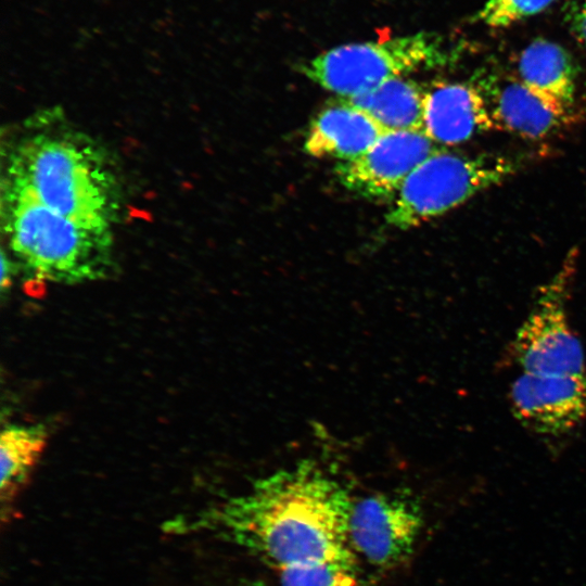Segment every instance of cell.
Wrapping results in <instances>:
<instances>
[{
    "label": "cell",
    "instance_id": "obj_1",
    "mask_svg": "<svg viewBox=\"0 0 586 586\" xmlns=\"http://www.w3.org/2000/svg\"><path fill=\"white\" fill-rule=\"evenodd\" d=\"M354 501L310 460L256 481L184 523L232 543L276 572L292 565L355 558L349 543Z\"/></svg>",
    "mask_w": 586,
    "mask_h": 586
},
{
    "label": "cell",
    "instance_id": "obj_2",
    "mask_svg": "<svg viewBox=\"0 0 586 586\" xmlns=\"http://www.w3.org/2000/svg\"><path fill=\"white\" fill-rule=\"evenodd\" d=\"M4 186L84 225L111 230L119 190L102 151L75 132H33L9 154Z\"/></svg>",
    "mask_w": 586,
    "mask_h": 586
},
{
    "label": "cell",
    "instance_id": "obj_3",
    "mask_svg": "<svg viewBox=\"0 0 586 586\" xmlns=\"http://www.w3.org/2000/svg\"><path fill=\"white\" fill-rule=\"evenodd\" d=\"M2 227L12 256L37 279L94 281L113 267L111 230L84 225L7 186Z\"/></svg>",
    "mask_w": 586,
    "mask_h": 586
},
{
    "label": "cell",
    "instance_id": "obj_4",
    "mask_svg": "<svg viewBox=\"0 0 586 586\" xmlns=\"http://www.w3.org/2000/svg\"><path fill=\"white\" fill-rule=\"evenodd\" d=\"M456 56L445 39L421 31L337 46L303 63L301 72L321 88L351 97L420 69L449 65Z\"/></svg>",
    "mask_w": 586,
    "mask_h": 586
},
{
    "label": "cell",
    "instance_id": "obj_5",
    "mask_svg": "<svg viewBox=\"0 0 586 586\" xmlns=\"http://www.w3.org/2000/svg\"><path fill=\"white\" fill-rule=\"evenodd\" d=\"M520 168V162L499 154H459L441 149L405 180L388 209L386 222L410 229L499 184Z\"/></svg>",
    "mask_w": 586,
    "mask_h": 586
},
{
    "label": "cell",
    "instance_id": "obj_6",
    "mask_svg": "<svg viewBox=\"0 0 586 586\" xmlns=\"http://www.w3.org/2000/svg\"><path fill=\"white\" fill-rule=\"evenodd\" d=\"M574 262L562 268L539 290L512 340V356L521 372L569 374L586 372L583 345L568 318Z\"/></svg>",
    "mask_w": 586,
    "mask_h": 586
},
{
    "label": "cell",
    "instance_id": "obj_7",
    "mask_svg": "<svg viewBox=\"0 0 586 586\" xmlns=\"http://www.w3.org/2000/svg\"><path fill=\"white\" fill-rule=\"evenodd\" d=\"M424 523L416 498L382 493L353 504L349 543L370 564L392 569L412 553Z\"/></svg>",
    "mask_w": 586,
    "mask_h": 586
},
{
    "label": "cell",
    "instance_id": "obj_8",
    "mask_svg": "<svg viewBox=\"0 0 586 586\" xmlns=\"http://www.w3.org/2000/svg\"><path fill=\"white\" fill-rule=\"evenodd\" d=\"M441 149L423 130L386 131L361 156L339 163L334 173L339 182L356 195L394 199L408 176Z\"/></svg>",
    "mask_w": 586,
    "mask_h": 586
},
{
    "label": "cell",
    "instance_id": "obj_9",
    "mask_svg": "<svg viewBox=\"0 0 586 586\" xmlns=\"http://www.w3.org/2000/svg\"><path fill=\"white\" fill-rule=\"evenodd\" d=\"M514 418L542 436H560L586 419V372H521L509 390Z\"/></svg>",
    "mask_w": 586,
    "mask_h": 586
},
{
    "label": "cell",
    "instance_id": "obj_10",
    "mask_svg": "<svg viewBox=\"0 0 586 586\" xmlns=\"http://www.w3.org/2000/svg\"><path fill=\"white\" fill-rule=\"evenodd\" d=\"M475 84L484 95L494 129L539 139L574 119L573 110L548 100L521 80Z\"/></svg>",
    "mask_w": 586,
    "mask_h": 586
},
{
    "label": "cell",
    "instance_id": "obj_11",
    "mask_svg": "<svg viewBox=\"0 0 586 586\" xmlns=\"http://www.w3.org/2000/svg\"><path fill=\"white\" fill-rule=\"evenodd\" d=\"M494 129L483 93L471 82H441L426 89L423 131L436 144H459Z\"/></svg>",
    "mask_w": 586,
    "mask_h": 586
},
{
    "label": "cell",
    "instance_id": "obj_12",
    "mask_svg": "<svg viewBox=\"0 0 586 586\" xmlns=\"http://www.w3.org/2000/svg\"><path fill=\"white\" fill-rule=\"evenodd\" d=\"M384 132L369 114L339 100L311 120L304 150L314 157L347 162L365 154Z\"/></svg>",
    "mask_w": 586,
    "mask_h": 586
},
{
    "label": "cell",
    "instance_id": "obj_13",
    "mask_svg": "<svg viewBox=\"0 0 586 586\" xmlns=\"http://www.w3.org/2000/svg\"><path fill=\"white\" fill-rule=\"evenodd\" d=\"M518 71L527 87L564 107L573 110L577 71L570 53L559 43L536 38L521 52Z\"/></svg>",
    "mask_w": 586,
    "mask_h": 586
},
{
    "label": "cell",
    "instance_id": "obj_14",
    "mask_svg": "<svg viewBox=\"0 0 586 586\" xmlns=\"http://www.w3.org/2000/svg\"><path fill=\"white\" fill-rule=\"evenodd\" d=\"M425 95L423 86L402 77L339 100L366 112L386 131L422 130Z\"/></svg>",
    "mask_w": 586,
    "mask_h": 586
},
{
    "label": "cell",
    "instance_id": "obj_15",
    "mask_svg": "<svg viewBox=\"0 0 586 586\" xmlns=\"http://www.w3.org/2000/svg\"><path fill=\"white\" fill-rule=\"evenodd\" d=\"M47 429L41 425H9L0 436L2 519L26 485L47 445Z\"/></svg>",
    "mask_w": 586,
    "mask_h": 586
},
{
    "label": "cell",
    "instance_id": "obj_16",
    "mask_svg": "<svg viewBox=\"0 0 586 586\" xmlns=\"http://www.w3.org/2000/svg\"><path fill=\"white\" fill-rule=\"evenodd\" d=\"M355 558L319 561L277 571L278 586H360Z\"/></svg>",
    "mask_w": 586,
    "mask_h": 586
},
{
    "label": "cell",
    "instance_id": "obj_17",
    "mask_svg": "<svg viewBox=\"0 0 586 586\" xmlns=\"http://www.w3.org/2000/svg\"><path fill=\"white\" fill-rule=\"evenodd\" d=\"M555 0H486L476 20L487 27L505 28L536 15Z\"/></svg>",
    "mask_w": 586,
    "mask_h": 586
},
{
    "label": "cell",
    "instance_id": "obj_18",
    "mask_svg": "<svg viewBox=\"0 0 586 586\" xmlns=\"http://www.w3.org/2000/svg\"><path fill=\"white\" fill-rule=\"evenodd\" d=\"M570 28L576 40L586 48V0H574L569 11Z\"/></svg>",
    "mask_w": 586,
    "mask_h": 586
},
{
    "label": "cell",
    "instance_id": "obj_19",
    "mask_svg": "<svg viewBox=\"0 0 586 586\" xmlns=\"http://www.w3.org/2000/svg\"><path fill=\"white\" fill-rule=\"evenodd\" d=\"M235 586H260V585L253 584V583H242V584H239V585H235Z\"/></svg>",
    "mask_w": 586,
    "mask_h": 586
}]
</instances>
